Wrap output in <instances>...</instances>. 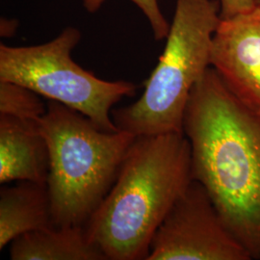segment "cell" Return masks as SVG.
Here are the masks:
<instances>
[{"instance_id":"1","label":"cell","mask_w":260,"mask_h":260,"mask_svg":"<svg viewBox=\"0 0 260 260\" xmlns=\"http://www.w3.org/2000/svg\"><path fill=\"white\" fill-rule=\"evenodd\" d=\"M183 133L193 179L205 187L226 226L260 259V114L209 67L190 93Z\"/></svg>"},{"instance_id":"2","label":"cell","mask_w":260,"mask_h":260,"mask_svg":"<svg viewBox=\"0 0 260 260\" xmlns=\"http://www.w3.org/2000/svg\"><path fill=\"white\" fill-rule=\"evenodd\" d=\"M184 133L138 136L103 203L86 223L107 260H147L158 228L193 181Z\"/></svg>"},{"instance_id":"3","label":"cell","mask_w":260,"mask_h":260,"mask_svg":"<svg viewBox=\"0 0 260 260\" xmlns=\"http://www.w3.org/2000/svg\"><path fill=\"white\" fill-rule=\"evenodd\" d=\"M39 127L49 151L47 186L54 226H85L114 184L137 136L106 131L62 103L48 101Z\"/></svg>"},{"instance_id":"4","label":"cell","mask_w":260,"mask_h":260,"mask_svg":"<svg viewBox=\"0 0 260 260\" xmlns=\"http://www.w3.org/2000/svg\"><path fill=\"white\" fill-rule=\"evenodd\" d=\"M221 21L218 0H177L166 47L139 100L113 108L117 128L135 136L183 133L194 86L210 67L214 33Z\"/></svg>"},{"instance_id":"5","label":"cell","mask_w":260,"mask_h":260,"mask_svg":"<svg viewBox=\"0 0 260 260\" xmlns=\"http://www.w3.org/2000/svg\"><path fill=\"white\" fill-rule=\"evenodd\" d=\"M81 31L67 27L43 45H0V81L19 84L48 101L62 103L83 114L106 131H117L112 120L115 104L136 94L128 81H107L84 70L72 58Z\"/></svg>"},{"instance_id":"6","label":"cell","mask_w":260,"mask_h":260,"mask_svg":"<svg viewBox=\"0 0 260 260\" xmlns=\"http://www.w3.org/2000/svg\"><path fill=\"white\" fill-rule=\"evenodd\" d=\"M147 260H251L206 189L193 180L158 228Z\"/></svg>"},{"instance_id":"7","label":"cell","mask_w":260,"mask_h":260,"mask_svg":"<svg viewBox=\"0 0 260 260\" xmlns=\"http://www.w3.org/2000/svg\"><path fill=\"white\" fill-rule=\"evenodd\" d=\"M210 66L240 101L260 114V5L221 19L212 39Z\"/></svg>"},{"instance_id":"8","label":"cell","mask_w":260,"mask_h":260,"mask_svg":"<svg viewBox=\"0 0 260 260\" xmlns=\"http://www.w3.org/2000/svg\"><path fill=\"white\" fill-rule=\"evenodd\" d=\"M38 122L0 115L1 184L12 181L47 184L49 151Z\"/></svg>"},{"instance_id":"9","label":"cell","mask_w":260,"mask_h":260,"mask_svg":"<svg viewBox=\"0 0 260 260\" xmlns=\"http://www.w3.org/2000/svg\"><path fill=\"white\" fill-rule=\"evenodd\" d=\"M54 226L47 184L19 181L0 190V250L22 234Z\"/></svg>"},{"instance_id":"10","label":"cell","mask_w":260,"mask_h":260,"mask_svg":"<svg viewBox=\"0 0 260 260\" xmlns=\"http://www.w3.org/2000/svg\"><path fill=\"white\" fill-rule=\"evenodd\" d=\"M10 244L12 260H107L85 226H51L22 234Z\"/></svg>"},{"instance_id":"11","label":"cell","mask_w":260,"mask_h":260,"mask_svg":"<svg viewBox=\"0 0 260 260\" xmlns=\"http://www.w3.org/2000/svg\"><path fill=\"white\" fill-rule=\"evenodd\" d=\"M47 112L41 95L19 84L0 81V115L38 121Z\"/></svg>"},{"instance_id":"12","label":"cell","mask_w":260,"mask_h":260,"mask_svg":"<svg viewBox=\"0 0 260 260\" xmlns=\"http://www.w3.org/2000/svg\"><path fill=\"white\" fill-rule=\"evenodd\" d=\"M107 0H82L85 10L91 14L96 13ZM139 8L147 18L156 41L167 38L171 25L160 9L158 0H129Z\"/></svg>"},{"instance_id":"13","label":"cell","mask_w":260,"mask_h":260,"mask_svg":"<svg viewBox=\"0 0 260 260\" xmlns=\"http://www.w3.org/2000/svg\"><path fill=\"white\" fill-rule=\"evenodd\" d=\"M221 19H230L234 16L251 11L257 5V0H219Z\"/></svg>"},{"instance_id":"14","label":"cell","mask_w":260,"mask_h":260,"mask_svg":"<svg viewBox=\"0 0 260 260\" xmlns=\"http://www.w3.org/2000/svg\"><path fill=\"white\" fill-rule=\"evenodd\" d=\"M257 5H260V0H257Z\"/></svg>"}]
</instances>
